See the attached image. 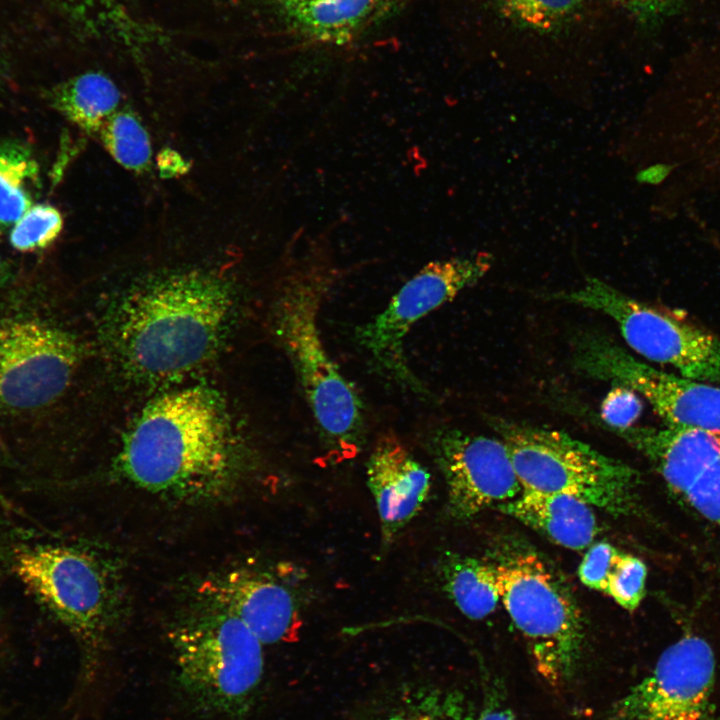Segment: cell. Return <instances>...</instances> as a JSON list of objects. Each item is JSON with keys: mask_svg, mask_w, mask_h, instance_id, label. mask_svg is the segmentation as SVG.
Masks as SVG:
<instances>
[{"mask_svg": "<svg viewBox=\"0 0 720 720\" xmlns=\"http://www.w3.org/2000/svg\"><path fill=\"white\" fill-rule=\"evenodd\" d=\"M48 95L59 113L89 133L101 129L120 100L116 85L99 72L75 76L54 87Z\"/></svg>", "mask_w": 720, "mask_h": 720, "instance_id": "obj_20", "label": "cell"}, {"mask_svg": "<svg viewBox=\"0 0 720 720\" xmlns=\"http://www.w3.org/2000/svg\"><path fill=\"white\" fill-rule=\"evenodd\" d=\"M497 10L520 26L539 32L559 30L572 21L582 0H491Z\"/></svg>", "mask_w": 720, "mask_h": 720, "instance_id": "obj_23", "label": "cell"}, {"mask_svg": "<svg viewBox=\"0 0 720 720\" xmlns=\"http://www.w3.org/2000/svg\"><path fill=\"white\" fill-rule=\"evenodd\" d=\"M552 299L589 308L613 319L628 346L679 375L720 382V338L664 310L638 301L595 277Z\"/></svg>", "mask_w": 720, "mask_h": 720, "instance_id": "obj_9", "label": "cell"}, {"mask_svg": "<svg viewBox=\"0 0 720 720\" xmlns=\"http://www.w3.org/2000/svg\"><path fill=\"white\" fill-rule=\"evenodd\" d=\"M202 600L169 633L177 683L200 711L241 718L263 679V644L236 616Z\"/></svg>", "mask_w": 720, "mask_h": 720, "instance_id": "obj_4", "label": "cell"}, {"mask_svg": "<svg viewBox=\"0 0 720 720\" xmlns=\"http://www.w3.org/2000/svg\"><path fill=\"white\" fill-rule=\"evenodd\" d=\"M715 656L706 640L684 635L652 672L610 710V720H704L711 710Z\"/></svg>", "mask_w": 720, "mask_h": 720, "instance_id": "obj_12", "label": "cell"}, {"mask_svg": "<svg viewBox=\"0 0 720 720\" xmlns=\"http://www.w3.org/2000/svg\"><path fill=\"white\" fill-rule=\"evenodd\" d=\"M647 567L634 555L622 552L608 579L605 594L629 612L635 611L645 595Z\"/></svg>", "mask_w": 720, "mask_h": 720, "instance_id": "obj_25", "label": "cell"}, {"mask_svg": "<svg viewBox=\"0 0 720 720\" xmlns=\"http://www.w3.org/2000/svg\"><path fill=\"white\" fill-rule=\"evenodd\" d=\"M500 599L523 635L538 674L552 687L567 683L580 661L585 625L560 573L526 548H509L493 562Z\"/></svg>", "mask_w": 720, "mask_h": 720, "instance_id": "obj_6", "label": "cell"}, {"mask_svg": "<svg viewBox=\"0 0 720 720\" xmlns=\"http://www.w3.org/2000/svg\"><path fill=\"white\" fill-rule=\"evenodd\" d=\"M9 559L20 583L78 640L90 675L113 620L110 571L94 554L64 544H19Z\"/></svg>", "mask_w": 720, "mask_h": 720, "instance_id": "obj_7", "label": "cell"}, {"mask_svg": "<svg viewBox=\"0 0 720 720\" xmlns=\"http://www.w3.org/2000/svg\"><path fill=\"white\" fill-rule=\"evenodd\" d=\"M572 366L582 376L642 395L666 425L720 432L719 386L653 368L600 331L574 337Z\"/></svg>", "mask_w": 720, "mask_h": 720, "instance_id": "obj_11", "label": "cell"}, {"mask_svg": "<svg viewBox=\"0 0 720 720\" xmlns=\"http://www.w3.org/2000/svg\"><path fill=\"white\" fill-rule=\"evenodd\" d=\"M231 304L224 283L207 274L189 272L157 280L123 305L117 325L122 357L147 379L184 375L216 350Z\"/></svg>", "mask_w": 720, "mask_h": 720, "instance_id": "obj_2", "label": "cell"}, {"mask_svg": "<svg viewBox=\"0 0 720 720\" xmlns=\"http://www.w3.org/2000/svg\"><path fill=\"white\" fill-rule=\"evenodd\" d=\"M523 489L574 496L616 516L639 512L640 474L567 433L501 417L488 419Z\"/></svg>", "mask_w": 720, "mask_h": 720, "instance_id": "obj_5", "label": "cell"}, {"mask_svg": "<svg viewBox=\"0 0 720 720\" xmlns=\"http://www.w3.org/2000/svg\"><path fill=\"white\" fill-rule=\"evenodd\" d=\"M39 164L24 142H0V227L13 226L35 203Z\"/></svg>", "mask_w": 720, "mask_h": 720, "instance_id": "obj_21", "label": "cell"}, {"mask_svg": "<svg viewBox=\"0 0 720 720\" xmlns=\"http://www.w3.org/2000/svg\"><path fill=\"white\" fill-rule=\"evenodd\" d=\"M492 263L493 257L487 252L429 262L380 313L356 329L358 344L385 375L422 393L423 385L411 372L404 354L407 334L420 319L476 284Z\"/></svg>", "mask_w": 720, "mask_h": 720, "instance_id": "obj_10", "label": "cell"}, {"mask_svg": "<svg viewBox=\"0 0 720 720\" xmlns=\"http://www.w3.org/2000/svg\"><path fill=\"white\" fill-rule=\"evenodd\" d=\"M80 355L75 338L37 309L0 310V417L34 416L54 405Z\"/></svg>", "mask_w": 720, "mask_h": 720, "instance_id": "obj_8", "label": "cell"}, {"mask_svg": "<svg viewBox=\"0 0 720 720\" xmlns=\"http://www.w3.org/2000/svg\"><path fill=\"white\" fill-rule=\"evenodd\" d=\"M379 720H466L459 702L453 696H428L406 704Z\"/></svg>", "mask_w": 720, "mask_h": 720, "instance_id": "obj_28", "label": "cell"}, {"mask_svg": "<svg viewBox=\"0 0 720 720\" xmlns=\"http://www.w3.org/2000/svg\"><path fill=\"white\" fill-rule=\"evenodd\" d=\"M106 150L123 167L145 170L151 158L149 136L140 121L130 112L111 115L100 129Z\"/></svg>", "mask_w": 720, "mask_h": 720, "instance_id": "obj_22", "label": "cell"}, {"mask_svg": "<svg viewBox=\"0 0 720 720\" xmlns=\"http://www.w3.org/2000/svg\"><path fill=\"white\" fill-rule=\"evenodd\" d=\"M118 465L136 487L192 503L231 495L243 475L219 400L198 386L153 400L126 436Z\"/></svg>", "mask_w": 720, "mask_h": 720, "instance_id": "obj_1", "label": "cell"}, {"mask_svg": "<svg viewBox=\"0 0 720 720\" xmlns=\"http://www.w3.org/2000/svg\"><path fill=\"white\" fill-rule=\"evenodd\" d=\"M642 410L643 403L636 392L613 385L601 403L600 417L608 429H625L633 426Z\"/></svg>", "mask_w": 720, "mask_h": 720, "instance_id": "obj_26", "label": "cell"}, {"mask_svg": "<svg viewBox=\"0 0 720 720\" xmlns=\"http://www.w3.org/2000/svg\"><path fill=\"white\" fill-rule=\"evenodd\" d=\"M477 720H518V718L507 705L489 694Z\"/></svg>", "mask_w": 720, "mask_h": 720, "instance_id": "obj_30", "label": "cell"}, {"mask_svg": "<svg viewBox=\"0 0 720 720\" xmlns=\"http://www.w3.org/2000/svg\"><path fill=\"white\" fill-rule=\"evenodd\" d=\"M12 276L8 263L0 255V288L4 287Z\"/></svg>", "mask_w": 720, "mask_h": 720, "instance_id": "obj_31", "label": "cell"}, {"mask_svg": "<svg viewBox=\"0 0 720 720\" xmlns=\"http://www.w3.org/2000/svg\"><path fill=\"white\" fill-rule=\"evenodd\" d=\"M497 509L571 550L589 547L599 530L592 506L567 494L522 489Z\"/></svg>", "mask_w": 720, "mask_h": 720, "instance_id": "obj_17", "label": "cell"}, {"mask_svg": "<svg viewBox=\"0 0 720 720\" xmlns=\"http://www.w3.org/2000/svg\"><path fill=\"white\" fill-rule=\"evenodd\" d=\"M327 288L319 272L296 271L276 299L274 328L318 426L326 457L340 463L361 451L365 424L362 401L321 336L318 318Z\"/></svg>", "mask_w": 720, "mask_h": 720, "instance_id": "obj_3", "label": "cell"}, {"mask_svg": "<svg viewBox=\"0 0 720 720\" xmlns=\"http://www.w3.org/2000/svg\"><path fill=\"white\" fill-rule=\"evenodd\" d=\"M620 553V550L606 542L590 545L579 565L580 581L590 589L605 593Z\"/></svg>", "mask_w": 720, "mask_h": 720, "instance_id": "obj_27", "label": "cell"}, {"mask_svg": "<svg viewBox=\"0 0 720 720\" xmlns=\"http://www.w3.org/2000/svg\"><path fill=\"white\" fill-rule=\"evenodd\" d=\"M366 472L380 519L382 544L389 546L423 508L431 475L391 433L377 440Z\"/></svg>", "mask_w": 720, "mask_h": 720, "instance_id": "obj_16", "label": "cell"}, {"mask_svg": "<svg viewBox=\"0 0 720 720\" xmlns=\"http://www.w3.org/2000/svg\"><path fill=\"white\" fill-rule=\"evenodd\" d=\"M198 592L240 619L263 645L298 637L302 620L295 597L266 573L244 568L223 572L208 577Z\"/></svg>", "mask_w": 720, "mask_h": 720, "instance_id": "obj_15", "label": "cell"}, {"mask_svg": "<svg viewBox=\"0 0 720 720\" xmlns=\"http://www.w3.org/2000/svg\"><path fill=\"white\" fill-rule=\"evenodd\" d=\"M440 572L444 591L470 619L487 617L501 602L493 562L448 552L441 560Z\"/></svg>", "mask_w": 720, "mask_h": 720, "instance_id": "obj_19", "label": "cell"}, {"mask_svg": "<svg viewBox=\"0 0 720 720\" xmlns=\"http://www.w3.org/2000/svg\"><path fill=\"white\" fill-rule=\"evenodd\" d=\"M430 448L446 482L449 514L456 520L471 519L523 489L501 439L445 427L433 434Z\"/></svg>", "mask_w": 720, "mask_h": 720, "instance_id": "obj_14", "label": "cell"}, {"mask_svg": "<svg viewBox=\"0 0 720 720\" xmlns=\"http://www.w3.org/2000/svg\"><path fill=\"white\" fill-rule=\"evenodd\" d=\"M63 228L61 213L50 204H34L12 226L9 241L21 252H34L50 246Z\"/></svg>", "mask_w": 720, "mask_h": 720, "instance_id": "obj_24", "label": "cell"}, {"mask_svg": "<svg viewBox=\"0 0 720 720\" xmlns=\"http://www.w3.org/2000/svg\"><path fill=\"white\" fill-rule=\"evenodd\" d=\"M286 21L310 39L345 43L368 26L392 0H276Z\"/></svg>", "mask_w": 720, "mask_h": 720, "instance_id": "obj_18", "label": "cell"}, {"mask_svg": "<svg viewBox=\"0 0 720 720\" xmlns=\"http://www.w3.org/2000/svg\"><path fill=\"white\" fill-rule=\"evenodd\" d=\"M610 431L640 451L674 494L720 529V432L670 425Z\"/></svg>", "mask_w": 720, "mask_h": 720, "instance_id": "obj_13", "label": "cell"}, {"mask_svg": "<svg viewBox=\"0 0 720 720\" xmlns=\"http://www.w3.org/2000/svg\"><path fill=\"white\" fill-rule=\"evenodd\" d=\"M638 19L650 22L668 16L682 0H618Z\"/></svg>", "mask_w": 720, "mask_h": 720, "instance_id": "obj_29", "label": "cell"}]
</instances>
